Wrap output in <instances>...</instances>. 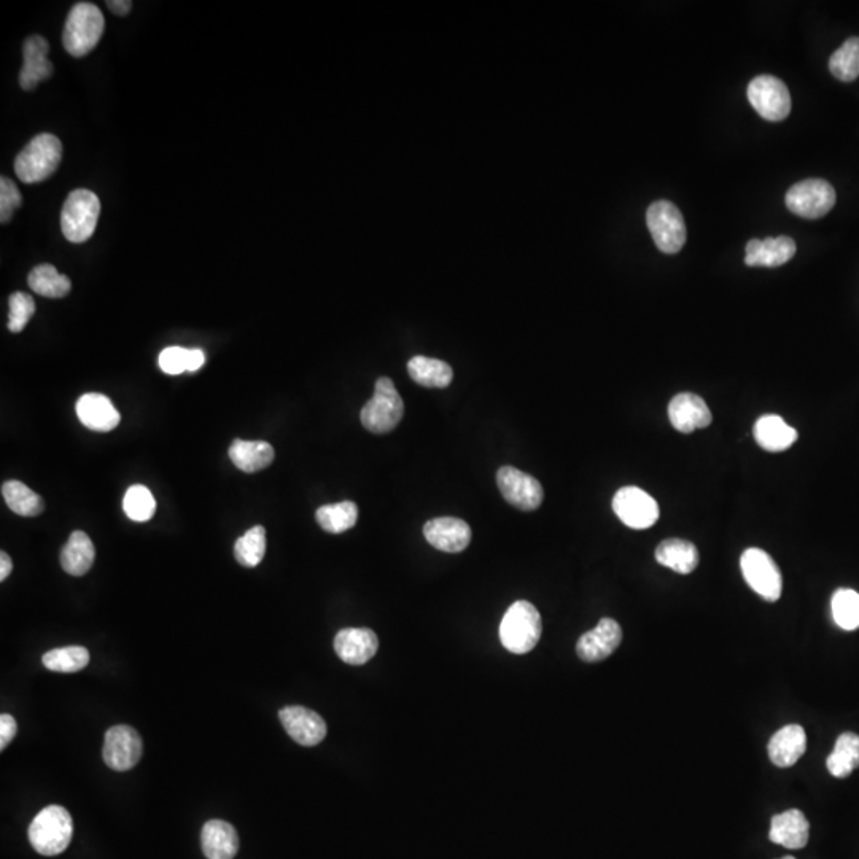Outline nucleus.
<instances>
[{"label": "nucleus", "instance_id": "obj_35", "mask_svg": "<svg viewBox=\"0 0 859 859\" xmlns=\"http://www.w3.org/2000/svg\"><path fill=\"white\" fill-rule=\"evenodd\" d=\"M42 662L51 672L75 673L90 664V653L83 646H66L43 654Z\"/></svg>", "mask_w": 859, "mask_h": 859}, {"label": "nucleus", "instance_id": "obj_23", "mask_svg": "<svg viewBox=\"0 0 859 859\" xmlns=\"http://www.w3.org/2000/svg\"><path fill=\"white\" fill-rule=\"evenodd\" d=\"M807 748V737L804 727L799 724H788L780 731L775 732L770 739L769 751L770 761L778 767H791L804 756Z\"/></svg>", "mask_w": 859, "mask_h": 859}, {"label": "nucleus", "instance_id": "obj_11", "mask_svg": "<svg viewBox=\"0 0 859 859\" xmlns=\"http://www.w3.org/2000/svg\"><path fill=\"white\" fill-rule=\"evenodd\" d=\"M613 511L630 529H650L659 519V505L645 490L622 487L613 498Z\"/></svg>", "mask_w": 859, "mask_h": 859}, {"label": "nucleus", "instance_id": "obj_32", "mask_svg": "<svg viewBox=\"0 0 859 859\" xmlns=\"http://www.w3.org/2000/svg\"><path fill=\"white\" fill-rule=\"evenodd\" d=\"M28 282L37 295L51 300L64 298L72 288L70 280L64 274H59L58 269L51 265L35 266L29 274Z\"/></svg>", "mask_w": 859, "mask_h": 859}, {"label": "nucleus", "instance_id": "obj_2", "mask_svg": "<svg viewBox=\"0 0 859 859\" xmlns=\"http://www.w3.org/2000/svg\"><path fill=\"white\" fill-rule=\"evenodd\" d=\"M541 616L527 600H517L508 608L500 624V640L506 650L514 654H527L541 638Z\"/></svg>", "mask_w": 859, "mask_h": 859}, {"label": "nucleus", "instance_id": "obj_41", "mask_svg": "<svg viewBox=\"0 0 859 859\" xmlns=\"http://www.w3.org/2000/svg\"><path fill=\"white\" fill-rule=\"evenodd\" d=\"M188 349L183 347H168L161 352L158 357V365H160L163 373L169 376H177L187 371Z\"/></svg>", "mask_w": 859, "mask_h": 859}, {"label": "nucleus", "instance_id": "obj_15", "mask_svg": "<svg viewBox=\"0 0 859 859\" xmlns=\"http://www.w3.org/2000/svg\"><path fill=\"white\" fill-rule=\"evenodd\" d=\"M622 642V629L615 619L603 618L595 629L581 635L576 653L581 661L599 662L615 653Z\"/></svg>", "mask_w": 859, "mask_h": 859}, {"label": "nucleus", "instance_id": "obj_39", "mask_svg": "<svg viewBox=\"0 0 859 859\" xmlns=\"http://www.w3.org/2000/svg\"><path fill=\"white\" fill-rule=\"evenodd\" d=\"M35 312V303L28 293L16 292L8 300V330L21 333Z\"/></svg>", "mask_w": 859, "mask_h": 859}, {"label": "nucleus", "instance_id": "obj_19", "mask_svg": "<svg viewBox=\"0 0 859 859\" xmlns=\"http://www.w3.org/2000/svg\"><path fill=\"white\" fill-rule=\"evenodd\" d=\"M48 51H50V45L42 35H31L24 42V63L20 72V85L23 90H34L42 80H47L53 75V64L48 59Z\"/></svg>", "mask_w": 859, "mask_h": 859}, {"label": "nucleus", "instance_id": "obj_3", "mask_svg": "<svg viewBox=\"0 0 859 859\" xmlns=\"http://www.w3.org/2000/svg\"><path fill=\"white\" fill-rule=\"evenodd\" d=\"M105 20L99 7L90 2H78L67 15L63 43L67 53L83 58L94 48L104 34Z\"/></svg>", "mask_w": 859, "mask_h": 859}, {"label": "nucleus", "instance_id": "obj_27", "mask_svg": "<svg viewBox=\"0 0 859 859\" xmlns=\"http://www.w3.org/2000/svg\"><path fill=\"white\" fill-rule=\"evenodd\" d=\"M656 560L673 572L689 575L699 565V551L691 541L670 538L657 546Z\"/></svg>", "mask_w": 859, "mask_h": 859}, {"label": "nucleus", "instance_id": "obj_37", "mask_svg": "<svg viewBox=\"0 0 859 859\" xmlns=\"http://www.w3.org/2000/svg\"><path fill=\"white\" fill-rule=\"evenodd\" d=\"M832 618L844 630L859 627V594L853 589H839L832 595Z\"/></svg>", "mask_w": 859, "mask_h": 859}, {"label": "nucleus", "instance_id": "obj_30", "mask_svg": "<svg viewBox=\"0 0 859 859\" xmlns=\"http://www.w3.org/2000/svg\"><path fill=\"white\" fill-rule=\"evenodd\" d=\"M832 777L845 778L859 767V735L845 732L839 735L836 747L826 761Z\"/></svg>", "mask_w": 859, "mask_h": 859}, {"label": "nucleus", "instance_id": "obj_26", "mask_svg": "<svg viewBox=\"0 0 859 859\" xmlns=\"http://www.w3.org/2000/svg\"><path fill=\"white\" fill-rule=\"evenodd\" d=\"M230 459L234 467L244 473H257L274 462L276 452L266 441L234 440L230 447Z\"/></svg>", "mask_w": 859, "mask_h": 859}, {"label": "nucleus", "instance_id": "obj_46", "mask_svg": "<svg viewBox=\"0 0 859 859\" xmlns=\"http://www.w3.org/2000/svg\"><path fill=\"white\" fill-rule=\"evenodd\" d=\"M782 859H796V858H793V856H785V858H782Z\"/></svg>", "mask_w": 859, "mask_h": 859}, {"label": "nucleus", "instance_id": "obj_34", "mask_svg": "<svg viewBox=\"0 0 859 859\" xmlns=\"http://www.w3.org/2000/svg\"><path fill=\"white\" fill-rule=\"evenodd\" d=\"M266 552V530L255 525L234 543V556L242 567L253 568L261 564Z\"/></svg>", "mask_w": 859, "mask_h": 859}, {"label": "nucleus", "instance_id": "obj_9", "mask_svg": "<svg viewBox=\"0 0 859 859\" xmlns=\"http://www.w3.org/2000/svg\"><path fill=\"white\" fill-rule=\"evenodd\" d=\"M836 190L831 183L821 179H809L796 183L786 193V206L802 218L825 217L836 206Z\"/></svg>", "mask_w": 859, "mask_h": 859}, {"label": "nucleus", "instance_id": "obj_8", "mask_svg": "<svg viewBox=\"0 0 859 859\" xmlns=\"http://www.w3.org/2000/svg\"><path fill=\"white\" fill-rule=\"evenodd\" d=\"M740 568L748 586L767 602L782 597L783 580L774 559L759 548H750L740 557Z\"/></svg>", "mask_w": 859, "mask_h": 859}, {"label": "nucleus", "instance_id": "obj_31", "mask_svg": "<svg viewBox=\"0 0 859 859\" xmlns=\"http://www.w3.org/2000/svg\"><path fill=\"white\" fill-rule=\"evenodd\" d=\"M2 497H4L8 508L18 516H39L45 508L43 498L20 481L4 482L2 484Z\"/></svg>", "mask_w": 859, "mask_h": 859}, {"label": "nucleus", "instance_id": "obj_43", "mask_svg": "<svg viewBox=\"0 0 859 859\" xmlns=\"http://www.w3.org/2000/svg\"><path fill=\"white\" fill-rule=\"evenodd\" d=\"M204 362H206V357H204L203 350L188 349L187 371L193 373V371L201 370Z\"/></svg>", "mask_w": 859, "mask_h": 859}, {"label": "nucleus", "instance_id": "obj_33", "mask_svg": "<svg viewBox=\"0 0 859 859\" xmlns=\"http://www.w3.org/2000/svg\"><path fill=\"white\" fill-rule=\"evenodd\" d=\"M317 524L328 533H344L357 524L358 506L354 502L320 506L315 513Z\"/></svg>", "mask_w": 859, "mask_h": 859}, {"label": "nucleus", "instance_id": "obj_6", "mask_svg": "<svg viewBox=\"0 0 859 859\" xmlns=\"http://www.w3.org/2000/svg\"><path fill=\"white\" fill-rule=\"evenodd\" d=\"M101 203L93 191L75 190L67 196L61 212V230L67 241L82 244L88 241L96 231Z\"/></svg>", "mask_w": 859, "mask_h": 859}, {"label": "nucleus", "instance_id": "obj_18", "mask_svg": "<svg viewBox=\"0 0 859 859\" xmlns=\"http://www.w3.org/2000/svg\"><path fill=\"white\" fill-rule=\"evenodd\" d=\"M379 650L378 635L373 630L349 629L339 630L335 637V651L341 661L350 665H363L371 661Z\"/></svg>", "mask_w": 859, "mask_h": 859}, {"label": "nucleus", "instance_id": "obj_13", "mask_svg": "<svg viewBox=\"0 0 859 859\" xmlns=\"http://www.w3.org/2000/svg\"><path fill=\"white\" fill-rule=\"evenodd\" d=\"M497 484L506 502L517 510H537L545 498L543 486L537 478L508 465L497 471Z\"/></svg>", "mask_w": 859, "mask_h": 859}, {"label": "nucleus", "instance_id": "obj_17", "mask_svg": "<svg viewBox=\"0 0 859 859\" xmlns=\"http://www.w3.org/2000/svg\"><path fill=\"white\" fill-rule=\"evenodd\" d=\"M670 424L680 433H692L712 424V411L696 393H678L669 405Z\"/></svg>", "mask_w": 859, "mask_h": 859}, {"label": "nucleus", "instance_id": "obj_14", "mask_svg": "<svg viewBox=\"0 0 859 859\" xmlns=\"http://www.w3.org/2000/svg\"><path fill=\"white\" fill-rule=\"evenodd\" d=\"M279 720L287 734L303 747H315L327 737V723L319 713L308 708H282Z\"/></svg>", "mask_w": 859, "mask_h": 859}, {"label": "nucleus", "instance_id": "obj_4", "mask_svg": "<svg viewBox=\"0 0 859 859\" xmlns=\"http://www.w3.org/2000/svg\"><path fill=\"white\" fill-rule=\"evenodd\" d=\"M63 158V144L50 133L39 134L16 156L15 172L23 183L43 182L55 174Z\"/></svg>", "mask_w": 859, "mask_h": 859}, {"label": "nucleus", "instance_id": "obj_12", "mask_svg": "<svg viewBox=\"0 0 859 859\" xmlns=\"http://www.w3.org/2000/svg\"><path fill=\"white\" fill-rule=\"evenodd\" d=\"M142 751H144V745L139 732L134 727L118 724L105 732L102 755L110 769L117 772L133 769L142 758Z\"/></svg>", "mask_w": 859, "mask_h": 859}, {"label": "nucleus", "instance_id": "obj_16", "mask_svg": "<svg viewBox=\"0 0 859 859\" xmlns=\"http://www.w3.org/2000/svg\"><path fill=\"white\" fill-rule=\"evenodd\" d=\"M424 535L433 548L457 554L470 545L471 529L467 522L457 517H436L424 525Z\"/></svg>", "mask_w": 859, "mask_h": 859}, {"label": "nucleus", "instance_id": "obj_22", "mask_svg": "<svg viewBox=\"0 0 859 859\" xmlns=\"http://www.w3.org/2000/svg\"><path fill=\"white\" fill-rule=\"evenodd\" d=\"M809 834V821L801 810H786L770 821V840L788 850L804 848L809 842Z\"/></svg>", "mask_w": 859, "mask_h": 859}, {"label": "nucleus", "instance_id": "obj_21", "mask_svg": "<svg viewBox=\"0 0 859 859\" xmlns=\"http://www.w3.org/2000/svg\"><path fill=\"white\" fill-rule=\"evenodd\" d=\"M796 242L788 236L780 238L751 239L747 244V266H762V268H777L785 265L796 255Z\"/></svg>", "mask_w": 859, "mask_h": 859}, {"label": "nucleus", "instance_id": "obj_44", "mask_svg": "<svg viewBox=\"0 0 859 859\" xmlns=\"http://www.w3.org/2000/svg\"><path fill=\"white\" fill-rule=\"evenodd\" d=\"M107 7H109L115 15L125 16L131 12L133 2H129V0H110V2H107Z\"/></svg>", "mask_w": 859, "mask_h": 859}, {"label": "nucleus", "instance_id": "obj_45", "mask_svg": "<svg viewBox=\"0 0 859 859\" xmlns=\"http://www.w3.org/2000/svg\"><path fill=\"white\" fill-rule=\"evenodd\" d=\"M12 568V559H10L7 552H2V554H0V580H7L10 573H12Z\"/></svg>", "mask_w": 859, "mask_h": 859}, {"label": "nucleus", "instance_id": "obj_25", "mask_svg": "<svg viewBox=\"0 0 859 859\" xmlns=\"http://www.w3.org/2000/svg\"><path fill=\"white\" fill-rule=\"evenodd\" d=\"M756 443L767 452L788 451L797 441V432L775 414L759 417L753 428Z\"/></svg>", "mask_w": 859, "mask_h": 859}, {"label": "nucleus", "instance_id": "obj_29", "mask_svg": "<svg viewBox=\"0 0 859 859\" xmlns=\"http://www.w3.org/2000/svg\"><path fill=\"white\" fill-rule=\"evenodd\" d=\"M408 373L416 384L427 389H446L454 378V371L446 362L424 355L409 360Z\"/></svg>", "mask_w": 859, "mask_h": 859}, {"label": "nucleus", "instance_id": "obj_24", "mask_svg": "<svg viewBox=\"0 0 859 859\" xmlns=\"http://www.w3.org/2000/svg\"><path fill=\"white\" fill-rule=\"evenodd\" d=\"M201 847L207 859H233L239 850L238 832L226 821H207L201 832Z\"/></svg>", "mask_w": 859, "mask_h": 859}, {"label": "nucleus", "instance_id": "obj_42", "mask_svg": "<svg viewBox=\"0 0 859 859\" xmlns=\"http://www.w3.org/2000/svg\"><path fill=\"white\" fill-rule=\"evenodd\" d=\"M16 731H18V726H16L15 718L12 715L4 713L0 716V750L7 748L8 743L12 742L13 737H15Z\"/></svg>", "mask_w": 859, "mask_h": 859}, {"label": "nucleus", "instance_id": "obj_40", "mask_svg": "<svg viewBox=\"0 0 859 859\" xmlns=\"http://www.w3.org/2000/svg\"><path fill=\"white\" fill-rule=\"evenodd\" d=\"M21 206V193L13 180L8 177L0 179V222L7 225L12 220L15 210Z\"/></svg>", "mask_w": 859, "mask_h": 859}, {"label": "nucleus", "instance_id": "obj_36", "mask_svg": "<svg viewBox=\"0 0 859 859\" xmlns=\"http://www.w3.org/2000/svg\"><path fill=\"white\" fill-rule=\"evenodd\" d=\"M829 70L840 82H853L859 77V37H852L834 51L829 59Z\"/></svg>", "mask_w": 859, "mask_h": 859}, {"label": "nucleus", "instance_id": "obj_28", "mask_svg": "<svg viewBox=\"0 0 859 859\" xmlns=\"http://www.w3.org/2000/svg\"><path fill=\"white\" fill-rule=\"evenodd\" d=\"M96 559L93 541L85 532L72 533L61 551V565L64 572L72 576H83L90 572Z\"/></svg>", "mask_w": 859, "mask_h": 859}, {"label": "nucleus", "instance_id": "obj_10", "mask_svg": "<svg viewBox=\"0 0 859 859\" xmlns=\"http://www.w3.org/2000/svg\"><path fill=\"white\" fill-rule=\"evenodd\" d=\"M748 101L767 121H783L791 113L790 91L774 75H759L748 85Z\"/></svg>", "mask_w": 859, "mask_h": 859}, {"label": "nucleus", "instance_id": "obj_20", "mask_svg": "<svg viewBox=\"0 0 859 859\" xmlns=\"http://www.w3.org/2000/svg\"><path fill=\"white\" fill-rule=\"evenodd\" d=\"M77 416L93 432H112L121 420L117 408L102 393H86L78 398Z\"/></svg>", "mask_w": 859, "mask_h": 859}, {"label": "nucleus", "instance_id": "obj_7", "mask_svg": "<svg viewBox=\"0 0 859 859\" xmlns=\"http://www.w3.org/2000/svg\"><path fill=\"white\" fill-rule=\"evenodd\" d=\"M646 223L654 244L661 252H680L686 244V223L681 210L670 201H656L646 210Z\"/></svg>", "mask_w": 859, "mask_h": 859}, {"label": "nucleus", "instance_id": "obj_38", "mask_svg": "<svg viewBox=\"0 0 859 859\" xmlns=\"http://www.w3.org/2000/svg\"><path fill=\"white\" fill-rule=\"evenodd\" d=\"M123 510L131 521H150L156 511L155 497L145 486L129 487L123 500Z\"/></svg>", "mask_w": 859, "mask_h": 859}, {"label": "nucleus", "instance_id": "obj_1", "mask_svg": "<svg viewBox=\"0 0 859 859\" xmlns=\"http://www.w3.org/2000/svg\"><path fill=\"white\" fill-rule=\"evenodd\" d=\"M29 842L35 852L56 856L66 852L74 834V821L61 805H48L29 826Z\"/></svg>", "mask_w": 859, "mask_h": 859}, {"label": "nucleus", "instance_id": "obj_5", "mask_svg": "<svg viewBox=\"0 0 859 859\" xmlns=\"http://www.w3.org/2000/svg\"><path fill=\"white\" fill-rule=\"evenodd\" d=\"M405 414V403L400 397L392 379L379 378L374 385V395L363 406V427L376 435L392 432L400 424Z\"/></svg>", "mask_w": 859, "mask_h": 859}]
</instances>
